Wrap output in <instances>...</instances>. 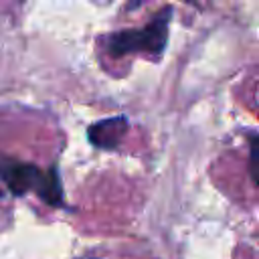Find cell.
<instances>
[{"label": "cell", "instance_id": "cell-1", "mask_svg": "<svg viewBox=\"0 0 259 259\" xmlns=\"http://www.w3.org/2000/svg\"><path fill=\"white\" fill-rule=\"evenodd\" d=\"M0 182H4L14 196L34 192L45 204L53 208L65 206L63 184L55 164L51 168H40L16 158H0Z\"/></svg>", "mask_w": 259, "mask_h": 259}, {"label": "cell", "instance_id": "cell-2", "mask_svg": "<svg viewBox=\"0 0 259 259\" xmlns=\"http://www.w3.org/2000/svg\"><path fill=\"white\" fill-rule=\"evenodd\" d=\"M172 10L164 6L144 28L119 30L105 36L103 45L111 57H123L130 53H146L150 57H160L168 42V24Z\"/></svg>", "mask_w": 259, "mask_h": 259}, {"label": "cell", "instance_id": "cell-3", "mask_svg": "<svg viewBox=\"0 0 259 259\" xmlns=\"http://www.w3.org/2000/svg\"><path fill=\"white\" fill-rule=\"evenodd\" d=\"M125 132H127V119L123 115H113V117H107V119H101V121L89 125L87 136L95 148L115 150L119 146L121 138L125 136Z\"/></svg>", "mask_w": 259, "mask_h": 259}, {"label": "cell", "instance_id": "cell-4", "mask_svg": "<svg viewBox=\"0 0 259 259\" xmlns=\"http://www.w3.org/2000/svg\"><path fill=\"white\" fill-rule=\"evenodd\" d=\"M249 174L255 186L259 188V134H249Z\"/></svg>", "mask_w": 259, "mask_h": 259}, {"label": "cell", "instance_id": "cell-5", "mask_svg": "<svg viewBox=\"0 0 259 259\" xmlns=\"http://www.w3.org/2000/svg\"><path fill=\"white\" fill-rule=\"evenodd\" d=\"M85 259H87V257H85ZM91 259H95V257H91Z\"/></svg>", "mask_w": 259, "mask_h": 259}]
</instances>
